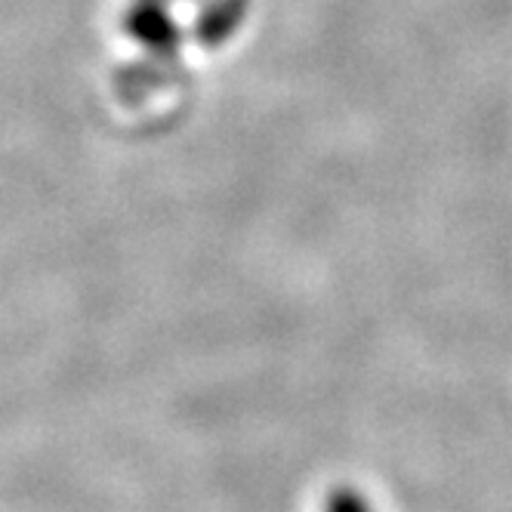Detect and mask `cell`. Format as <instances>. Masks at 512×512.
<instances>
[{"label":"cell","instance_id":"3957f363","mask_svg":"<svg viewBox=\"0 0 512 512\" xmlns=\"http://www.w3.org/2000/svg\"><path fill=\"white\" fill-rule=\"evenodd\" d=\"M324 512H377V509L364 491L352 485H337L324 497Z\"/></svg>","mask_w":512,"mask_h":512},{"label":"cell","instance_id":"6da1fadb","mask_svg":"<svg viewBox=\"0 0 512 512\" xmlns=\"http://www.w3.org/2000/svg\"><path fill=\"white\" fill-rule=\"evenodd\" d=\"M124 28L155 56H173L182 41V31L164 0H133L124 13Z\"/></svg>","mask_w":512,"mask_h":512},{"label":"cell","instance_id":"7a4b0ae2","mask_svg":"<svg viewBox=\"0 0 512 512\" xmlns=\"http://www.w3.org/2000/svg\"><path fill=\"white\" fill-rule=\"evenodd\" d=\"M250 10V0H201L195 13V38L204 47H223L241 31Z\"/></svg>","mask_w":512,"mask_h":512},{"label":"cell","instance_id":"277c9868","mask_svg":"<svg viewBox=\"0 0 512 512\" xmlns=\"http://www.w3.org/2000/svg\"><path fill=\"white\" fill-rule=\"evenodd\" d=\"M164 4H173V0H164Z\"/></svg>","mask_w":512,"mask_h":512}]
</instances>
